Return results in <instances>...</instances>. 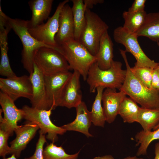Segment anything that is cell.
<instances>
[{"label": "cell", "mask_w": 159, "mask_h": 159, "mask_svg": "<svg viewBox=\"0 0 159 159\" xmlns=\"http://www.w3.org/2000/svg\"><path fill=\"white\" fill-rule=\"evenodd\" d=\"M105 88L98 87L96 90L97 94L92 104L90 112L92 122L96 126L104 127L106 119L101 102L103 90Z\"/></svg>", "instance_id": "obj_27"}, {"label": "cell", "mask_w": 159, "mask_h": 159, "mask_svg": "<svg viewBox=\"0 0 159 159\" xmlns=\"http://www.w3.org/2000/svg\"><path fill=\"white\" fill-rule=\"evenodd\" d=\"M0 26H1V25H0ZM5 27H6V26H5Z\"/></svg>", "instance_id": "obj_42"}, {"label": "cell", "mask_w": 159, "mask_h": 159, "mask_svg": "<svg viewBox=\"0 0 159 159\" xmlns=\"http://www.w3.org/2000/svg\"><path fill=\"white\" fill-rule=\"evenodd\" d=\"M8 20L11 29L19 37L22 43L21 62L30 76L34 71V58L36 51L42 47L54 49L39 42L32 36L28 31V20L9 17Z\"/></svg>", "instance_id": "obj_3"}, {"label": "cell", "mask_w": 159, "mask_h": 159, "mask_svg": "<svg viewBox=\"0 0 159 159\" xmlns=\"http://www.w3.org/2000/svg\"><path fill=\"white\" fill-rule=\"evenodd\" d=\"M72 73L68 71L44 75L47 99L52 110L59 106L64 88Z\"/></svg>", "instance_id": "obj_12"}, {"label": "cell", "mask_w": 159, "mask_h": 159, "mask_svg": "<svg viewBox=\"0 0 159 159\" xmlns=\"http://www.w3.org/2000/svg\"><path fill=\"white\" fill-rule=\"evenodd\" d=\"M113 36L115 42L124 45L126 52H130L135 57L136 61L135 66L154 69L158 65V63L150 59L143 52L135 34L130 33L120 26L114 30Z\"/></svg>", "instance_id": "obj_8"}, {"label": "cell", "mask_w": 159, "mask_h": 159, "mask_svg": "<svg viewBox=\"0 0 159 159\" xmlns=\"http://www.w3.org/2000/svg\"><path fill=\"white\" fill-rule=\"evenodd\" d=\"M84 3L85 9H92L95 5L98 4H102L103 0H84Z\"/></svg>", "instance_id": "obj_35"}, {"label": "cell", "mask_w": 159, "mask_h": 159, "mask_svg": "<svg viewBox=\"0 0 159 159\" xmlns=\"http://www.w3.org/2000/svg\"><path fill=\"white\" fill-rule=\"evenodd\" d=\"M60 47L71 70L78 72L83 80H86L90 67L96 62L95 57L79 41L74 39L65 42Z\"/></svg>", "instance_id": "obj_4"}, {"label": "cell", "mask_w": 159, "mask_h": 159, "mask_svg": "<svg viewBox=\"0 0 159 159\" xmlns=\"http://www.w3.org/2000/svg\"><path fill=\"white\" fill-rule=\"evenodd\" d=\"M69 1V0H65L60 2L54 14L48 19L46 23H43L34 27L28 29L29 33L34 39L52 47L63 55L61 47L56 43L55 37L59 29L60 13L64 6Z\"/></svg>", "instance_id": "obj_9"}, {"label": "cell", "mask_w": 159, "mask_h": 159, "mask_svg": "<svg viewBox=\"0 0 159 159\" xmlns=\"http://www.w3.org/2000/svg\"><path fill=\"white\" fill-rule=\"evenodd\" d=\"M76 116L73 122L61 127L67 131L80 132L87 137H93L89 132L92 122L90 112L89 111L85 102L82 101L76 108Z\"/></svg>", "instance_id": "obj_18"}, {"label": "cell", "mask_w": 159, "mask_h": 159, "mask_svg": "<svg viewBox=\"0 0 159 159\" xmlns=\"http://www.w3.org/2000/svg\"><path fill=\"white\" fill-rule=\"evenodd\" d=\"M159 141L155 145V157L154 159H159Z\"/></svg>", "instance_id": "obj_36"}, {"label": "cell", "mask_w": 159, "mask_h": 159, "mask_svg": "<svg viewBox=\"0 0 159 159\" xmlns=\"http://www.w3.org/2000/svg\"><path fill=\"white\" fill-rule=\"evenodd\" d=\"M74 26L71 7L67 4L62 8L59 19V29L55 37V41L60 47L64 43L74 39Z\"/></svg>", "instance_id": "obj_16"}, {"label": "cell", "mask_w": 159, "mask_h": 159, "mask_svg": "<svg viewBox=\"0 0 159 159\" xmlns=\"http://www.w3.org/2000/svg\"><path fill=\"white\" fill-rule=\"evenodd\" d=\"M135 138L137 144L140 145L137 156L145 155L151 142L155 140H159V127L153 131L144 132L142 130L136 134Z\"/></svg>", "instance_id": "obj_28"}, {"label": "cell", "mask_w": 159, "mask_h": 159, "mask_svg": "<svg viewBox=\"0 0 159 159\" xmlns=\"http://www.w3.org/2000/svg\"><path fill=\"white\" fill-rule=\"evenodd\" d=\"M0 89L14 102L20 97L30 100L32 96L30 78L26 75L13 78H0Z\"/></svg>", "instance_id": "obj_11"}, {"label": "cell", "mask_w": 159, "mask_h": 159, "mask_svg": "<svg viewBox=\"0 0 159 159\" xmlns=\"http://www.w3.org/2000/svg\"><path fill=\"white\" fill-rule=\"evenodd\" d=\"M122 65L120 62L113 60L110 68L103 70L99 68L96 62L94 63L89 70L86 80L90 92H95L98 87L119 90L126 74V70L122 69Z\"/></svg>", "instance_id": "obj_2"}, {"label": "cell", "mask_w": 159, "mask_h": 159, "mask_svg": "<svg viewBox=\"0 0 159 159\" xmlns=\"http://www.w3.org/2000/svg\"><path fill=\"white\" fill-rule=\"evenodd\" d=\"M9 32L6 29H0V74L6 78H10L17 76L11 68L8 55L7 36Z\"/></svg>", "instance_id": "obj_22"}, {"label": "cell", "mask_w": 159, "mask_h": 159, "mask_svg": "<svg viewBox=\"0 0 159 159\" xmlns=\"http://www.w3.org/2000/svg\"><path fill=\"white\" fill-rule=\"evenodd\" d=\"M0 128L7 132L10 136L13 135L14 130L19 125L17 123L24 118L23 110L18 108L14 101L7 95L0 91Z\"/></svg>", "instance_id": "obj_10"}, {"label": "cell", "mask_w": 159, "mask_h": 159, "mask_svg": "<svg viewBox=\"0 0 159 159\" xmlns=\"http://www.w3.org/2000/svg\"><path fill=\"white\" fill-rule=\"evenodd\" d=\"M121 159H144L142 158H137L135 156H128L127 157Z\"/></svg>", "instance_id": "obj_38"}, {"label": "cell", "mask_w": 159, "mask_h": 159, "mask_svg": "<svg viewBox=\"0 0 159 159\" xmlns=\"http://www.w3.org/2000/svg\"><path fill=\"white\" fill-rule=\"evenodd\" d=\"M157 45H158V46L159 47V42H157ZM158 64H159V62H158Z\"/></svg>", "instance_id": "obj_41"}, {"label": "cell", "mask_w": 159, "mask_h": 159, "mask_svg": "<svg viewBox=\"0 0 159 159\" xmlns=\"http://www.w3.org/2000/svg\"><path fill=\"white\" fill-rule=\"evenodd\" d=\"M10 136L4 130L0 128V156L3 158L9 154L10 147L8 145V140Z\"/></svg>", "instance_id": "obj_31"}, {"label": "cell", "mask_w": 159, "mask_h": 159, "mask_svg": "<svg viewBox=\"0 0 159 159\" xmlns=\"http://www.w3.org/2000/svg\"><path fill=\"white\" fill-rule=\"evenodd\" d=\"M86 24L79 41L93 55L97 54L101 39L109 28L108 25L96 13L85 10Z\"/></svg>", "instance_id": "obj_5"}, {"label": "cell", "mask_w": 159, "mask_h": 159, "mask_svg": "<svg viewBox=\"0 0 159 159\" xmlns=\"http://www.w3.org/2000/svg\"><path fill=\"white\" fill-rule=\"evenodd\" d=\"M113 43L108 31L102 36L98 50L95 56L99 68L103 70L108 69L113 60Z\"/></svg>", "instance_id": "obj_20"}, {"label": "cell", "mask_w": 159, "mask_h": 159, "mask_svg": "<svg viewBox=\"0 0 159 159\" xmlns=\"http://www.w3.org/2000/svg\"><path fill=\"white\" fill-rule=\"evenodd\" d=\"M159 127V124L158 125L154 128L153 129V130H155Z\"/></svg>", "instance_id": "obj_40"}, {"label": "cell", "mask_w": 159, "mask_h": 159, "mask_svg": "<svg viewBox=\"0 0 159 159\" xmlns=\"http://www.w3.org/2000/svg\"><path fill=\"white\" fill-rule=\"evenodd\" d=\"M92 159H115L111 155H107L101 156L96 157Z\"/></svg>", "instance_id": "obj_37"}, {"label": "cell", "mask_w": 159, "mask_h": 159, "mask_svg": "<svg viewBox=\"0 0 159 159\" xmlns=\"http://www.w3.org/2000/svg\"><path fill=\"white\" fill-rule=\"evenodd\" d=\"M146 1L145 0H135L128 11L131 12H135L145 11Z\"/></svg>", "instance_id": "obj_33"}, {"label": "cell", "mask_w": 159, "mask_h": 159, "mask_svg": "<svg viewBox=\"0 0 159 159\" xmlns=\"http://www.w3.org/2000/svg\"><path fill=\"white\" fill-rule=\"evenodd\" d=\"M22 109L24 112V119L38 125L40 129L39 132L44 135L47 133L46 138L52 143L57 141L58 135H62L67 131L52 122L50 118L52 109H39L27 105H24Z\"/></svg>", "instance_id": "obj_7"}, {"label": "cell", "mask_w": 159, "mask_h": 159, "mask_svg": "<svg viewBox=\"0 0 159 159\" xmlns=\"http://www.w3.org/2000/svg\"><path fill=\"white\" fill-rule=\"evenodd\" d=\"M120 51L125 64L126 74L124 82L119 90L124 92L142 107L159 109V91L146 87L135 77L131 70L126 52L121 49Z\"/></svg>", "instance_id": "obj_1"}, {"label": "cell", "mask_w": 159, "mask_h": 159, "mask_svg": "<svg viewBox=\"0 0 159 159\" xmlns=\"http://www.w3.org/2000/svg\"><path fill=\"white\" fill-rule=\"evenodd\" d=\"M26 122L24 125H19L14 130L16 137L10 143L9 154L14 155L17 158L20 157L21 152L26 148L39 129L37 125Z\"/></svg>", "instance_id": "obj_15"}, {"label": "cell", "mask_w": 159, "mask_h": 159, "mask_svg": "<svg viewBox=\"0 0 159 159\" xmlns=\"http://www.w3.org/2000/svg\"><path fill=\"white\" fill-rule=\"evenodd\" d=\"M80 76L78 72L74 71L64 88L59 106L76 108L82 101Z\"/></svg>", "instance_id": "obj_14"}, {"label": "cell", "mask_w": 159, "mask_h": 159, "mask_svg": "<svg viewBox=\"0 0 159 159\" xmlns=\"http://www.w3.org/2000/svg\"><path fill=\"white\" fill-rule=\"evenodd\" d=\"M147 14L145 11L135 12L124 11L122 14L124 20L123 28L130 33L135 34L143 24Z\"/></svg>", "instance_id": "obj_25"}, {"label": "cell", "mask_w": 159, "mask_h": 159, "mask_svg": "<svg viewBox=\"0 0 159 159\" xmlns=\"http://www.w3.org/2000/svg\"><path fill=\"white\" fill-rule=\"evenodd\" d=\"M137 122L141 125L144 131H151L159 124V109L140 107Z\"/></svg>", "instance_id": "obj_24"}, {"label": "cell", "mask_w": 159, "mask_h": 159, "mask_svg": "<svg viewBox=\"0 0 159 159\" xmlns=\"http://www.w3.org/2000/svg\"><path fill=\"white\" fill-rule=\"evenodd\" d=\"M80 150L73 154H67L62 146H57L52 143L44 149V159H77Z\"/></svg>", "instance_id": "obj_29"}, {"label": "cell", "mask_w": 159, "mask_h": 159, "mask_svg": "<svg viewBox=\"0 0 159 159\" xmlns=\"http://www.w3.org/2000/svg\"><path fill=\"white\" fill-rule=\"evenodd\" d=\"M29 76L32 88V96L30 100L32 107L39 109H50L47 98L44 75L34 63L33 72Z\"/></svg>", "instance_id": "obj_13"}, {"label": "cell", "mask_w": 159, "mask_h": 159, "mask_svg": "<svg viewBox=\"0 0 159 159\" xmlns=\"http://www.w3.org/2000/svg\"><path fill=\"white\" fill-rule=\"evenodd\" d=\"M53 0H32L28 2L32 15L28 20L29 28L43 23L48 18L51 11Z\"/></svg>", "instance_id": "obj_19"}, {"label": "cell", "mask_w": 159, "mask_h": 159, "mask_svg": "<svg viewBox=\"0 0 159 159\" xmlns=\"http://www.w3.org/2000/svg\"><path fill=\"white\" fill-rule=\"evenodd\" d=\"M3 159H18L14 155H12L10 157H8V158H3ZM24 159H29V158H25Z\"/></svg>", "instance_id": "obj_39"}, {"label": "cell", "mask_w": 159, "mask_h": 159, "mask_svg": "<svg viewBox=\"0 0 159 159\" xmlns=\"http://www.w3.org/2000/svg\"><path fill=\"white\" fill-rule=\"evenodd\" d=\"M39 133V138L36 144L35 151L33 155L29 158V159H44L43 157V147L47 142L45 135Z\"/></svg>", "instance_id": "obj_32"}, {"label": "cell", "mask_w": 159, "mask_h": 159, "mask_svg": "<svg viewBox=\"0 0 159 159\" xmlns=\"http://www.w3.org/2000/svg\"><path fill=\"white\" fill-rule=\"evenodd\" d=\"M131 70L142 83L149 88H152V82L153 69L147 67H131Z\"/></svg>", "instance_id": "obj_30"}, {"label": "cell", "mask_w": 159, "mask_h": 159, "mask_svg": "<svg viewBox=\"0 0 159 159\" xmlns=\"http://www.w3.org/2000/svg\"><path fill=\"white\" fill-rule=\"evenodd\" d=\"M140 107L131 98L126 97L121 104L118 114L124 122H137Z\"/></svg>", "instance_id": "obj_26"}, {"label": "cell", "mask_w": 159, "mask_h": 159, "mask_svg": "<svg viewBox=\"0 0 159 159\" xmlns=\"http://www.w3.org/2000/svg\"><path fill=\"white\" fill-rule=\"evenodd\" d=\"M34 63L44 75L69 71V66L64 56L57 50L42 47L35 52Z\"/></svg>", "instance_id": "obj_6"}, {"label": "cell", "mask_w": 159, "mask_h": 159, "mask_svg": "<svg viewBox=\"0 0 159 159\" xmlns=\"http://www.w3.org/2000/svg\"><path fill=\"white\" fill-rule=\"evenodd\" d=\"M123 91L117 92L116 90L106 88L103 91L102 101L106 121L109 123L115 120L118 114L121 103L126 97Z\"/></svg>", "instance_id": "obj_17"}, {"label": "cell", "mask_w": 159, "mask_h": 159, "mask_svg": "<svg viewBox=\"0 0 159 159\" xmlns=\"http://www.w3.org/2000/svg\"><path fill=\"white\" fill-rule=\"evenodd\" d=\"M138 37L144 36L152 41L159 42V12L147 14L144 23L136 33Z\"/></svg>", "instance_id": "obj_21"}, {"label": "cell", "mask_w": 159, "mask_h": 159, "mask_svg": "<svg viewBox=\"0 0 159 159\" xmlns=\"http://www.w3.org/2000/svg\"><path fill=\"white\" fill-rule=\"evenodd\" d=\"M152 87L159 91V64L153 69Z\"/></svg>", "instance_id": "obj_34"}, {"label": "cell", "mask_w": 159, "mask_h": 159, "mask_svg": "<svg viewBox=\"0 0 159 159\" xmlns=\"http://www.w3.org/2000/svg\"><path fill=\"white\" fill-rule=\"evenodd\" d=\"M74 39L79 41L86 25L85 8L83 0H72Z\"/></svg>", "instance_id": "obj_23"}]
</instances>
